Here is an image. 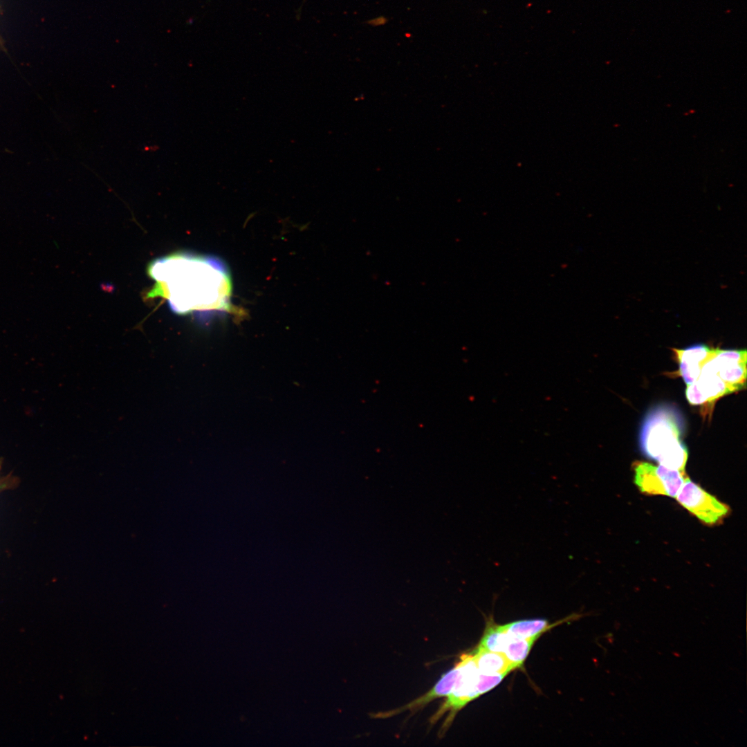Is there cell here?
Returning a JSON list of instances; mask_svg holds the SVG:
<instances>
[{
	"instance_id": "6da1fadb",
	"label": "cell",
	"mask_w": 747,
	"mask_h": 747,
	"mask_svg": "<svg viewBox=\"0 0 747 747\" xmlns=\"http://www.w3.org/2000/svg\"><path fill=\"white\" fill-rule=\"evenodd\" d=\"M148 273L155 284L147 297L164 298L176 313L229 309L230 277L215 258L177 252L151 262Z\"/></svg>"
},
{
	"instance_id": "7a4b0ae2",
	"label": "cell",
	"mask_w": 747,
	"mask_h": 747,
	"mask_svg": "<svg viewBox=\"0 0 747 747\" xmlns=\"http://www.w3.org/2000/svg\"><path fill=\"white\" fill-rule=\"evenodd\" d=\"M684 426L682 416L675 407H654L646 414L640 431L643 454L659 465L685 473L688 451L681 441Z\"/></svg>"
},
{
	"instance_id": "3957f363",
	"label": "cell",
	"mask_w": 747,
	"mask_h": 747,
	"mask_svg": "<svg viewBox=\"0 0 747 747\" xmlns=\"http://www.w3.org/2000/svg\"><path fill=\"white\" fill-rule=\"evenodd\" d=\"M457 665L460 668V673L454 688L444 703L430 719V723H434L443 715L448 712L440 730L441 735L451 725L456 712L468 703L481 695L478 690L480 672L476 665L473 654H463Z\"/></svg>"
},
{
	"instance_id": "277c9868",
	"label": "cell",
	"mask_w": 747,
	"mask_h": 747,
	"mask_svg": "<svg viewBox=\"0 0 747 747\" xmlns=\"http://www.w3.org/2000/svg\"><path fill=\"white\" fill-rule=\"evenodd\" d=\"M678 502L703 524H720L730 513V507L691 481L688 477L676 496Z\"/></svg>"
},
{
	"instance_id": "5b68a950",
	"label": "cell",
	"mask_w": 747,
	"mask_h": 747,
	"mask_svg": "<svg viewBox=\"0 0 747 747\" xmlns=\"http://www.w3.org/2000/svg\"><path fill=\"white\" fill-rule=\"evenodd\" d=\"M634 481L639 490L649 495L676 497L685 477V473L643 461L632 464Z\"/></svg>"
},
{
	"instance_id": "8992f818",
	"label": "cell",
	"mask_w": 747,
	"mask_h": 747,
	"mask_svg": "<svg viewBox=\"0 0 747 747\" xmlns=\"http://www.w3.org/2000/svg\"><path fill=\"white\" fill-rule=\"evenodd\" d=\"M713 351L714 349L703 364L698 378L693 383L688 385L685 390L689 403L692 405L706 407V413L710 410V406L713 407L717 400L732 393L716 372L711 359Z\"/></svg>"
},
{
	"instance_id": "52a82bcc",
	"label": "cell",
	"mask_w": 747,
	"mask_h": 747,
	"mask_svg": "<svg viewBox=\"0 0 747 747\" xmlns=\"http://www.w3.org/2000/svg\"><path fill=\"white\" fill-rule=\"evenodd\" d=\"M746 350L714 349L712 361L716 372L733 392L746 387Z\"/></svg>"
},
{
	"instance_id": "ba28073f",
	"label": "cell",
	"mask_w": 747,
	"mask_h": 747,
	"mask_svg": "<svg viewBox=\"0 0 747 747\" xmlns=\"http://www.w3.org/2000/svg\"><path fill=\"white\" fill-rule=\"evenodd\" d=\"M712 349L703 344H694L684 349H672L679 362L678 373L687 385L698 378L701 367Z\"/></svg>"
},
{
	"instance_id": "9c48e42d",
	"label": "cell",
	"mask_w": 747,
	"mask_h": 747,
	"mask_svg": "<svg viewBox=\"0 0 747 747\" xmlns=\"http://www.w3.org/2000/svg\"><path fill=\"white\" fill-rule=\"evenodd\" d=\"M460 668L456 664V666L449 672L444 674L441 679L435 684V685L427 693L421 696V697L415 699L409 703L404 706L402 708L390 710L386 712L378 713L376 714V717H387L392 716L403 711L409 710H414L421 708L426 705L429 702L434 699L448 695L452 691L454 685L459 676Z\"/></svg>"
},
{
	"instance_id": "30bf717a",
	"label": "cell",
	"mask_w": 747,
	"mask_h": 747,
	"mask_svg": "<svg viewBox=\"0 0 747 747\" xmlns=\"http://www.w3.org/2000/svg\"><path fill=\"white\" fill-rule=\"evenodd\" d=\"M473 656L479 672L484 674L507 675L511 670L516 669L501 653L490 652L477 647Z\"/></svg>"
},
{
	"instance_id": "8fae6325",
	"label": "cell",
	"mask_w": 747,
	"mask_h": 747,
	"mask_svg": "<svg viewBox=\"0 0 747 747\" xmlns=\"http://www.w3.org/2000/svg\"><path fill=\"white\" fill-rule=\"evenodd\" d=\"M501 627L508 634L519 638H537L541 634L553 627L546 620L534 619L515 621Z\"/></svg>"
},
{
	"instance_id": "7c38bea8",
	"label": "cell",
	"mask_w": 747,
	"mask_h": 747,
	"mask_svg": "<svg viewBox=\"0 0 747 747\" xmlns=\"http://www.w3.org/2000/svg\"><path fill=\"white\" fill-rule=\"evenodd\" d=\"M537 638H519L510 634L504 655L516 668L521 667Z\"/></svg>"
},
{
	"instance_id": "4fadbf2b",
	"label": "cell",
	"mask_w": 747,
	"mask_h": 747,
	"mask_svg": "<svg viewBox=\"0 0 747 747\" xmlns=\"http://www.w3.org/2000/svg\"><path fill=\"white\" fill-rule=\"evenodd\" d=\"M509 636L501 625H491L486 629L478 647L504 654Z\"/></svg>"
},
{
	"instance_id": "5bb4252c",
	"label": "cell",
	"mask_w": 747,
	"mask_h": 747,
	"mask_svg": "<svg viewBox=\"0 0 747 747\" xmlns=\"http://www.w3.org/2000/svg\"><path fill=\"white\" fill-rule=\"evenodd\" d=\"M506 674L487 675L480 672L478 682V690L483 694L497 685Z\"/></svg>"
},
{
	"instance_id": "9a60e30c",
	"label": "cell",
	"mask_w": 747,
	"mask_h": 747,
	"mask_svg": "<svg viewBox=\"0 0 747 747\" xmlns=\"http://www.w3.org/2000/svg\"><path fill=\"white\" fill-rule=\"evenodd\" d=\"M386 21H387V19L382 17H378V18H376V19H374L372 20H370L369 21H368V24H369L371 25H373V26H379V25H382V24H385Z\"/></svg>"
},
{
	"instance_id": "2e32d148",
	"label": "cell",
	"mask_w": 747,
	"mask_h": 747,
	"mask_svg": "<svg viewBox=\"0 0 747 747\" xmlns=\"http://www.w3.org/2000/svg\"><path fill=\"white\" fill-rule=\"evenodd\" d=\"M0 468H1V463H0Z\"/></svg>"
}]
</instances>
